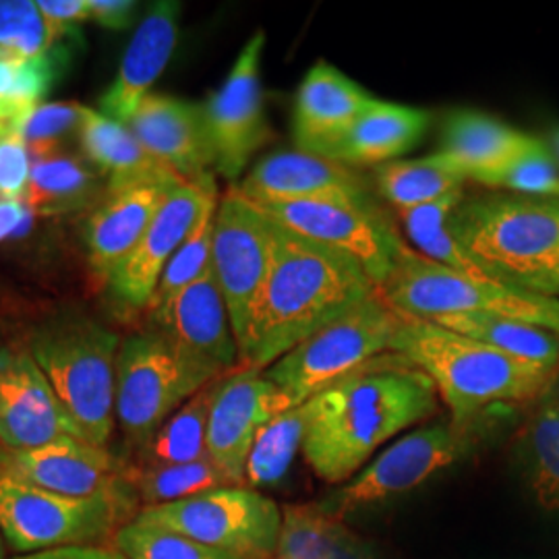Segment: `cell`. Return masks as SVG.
I'll return each instance as SVG.
<instances>
[{
  "instance_id": "25",
  "label": "cell",
  "mask_w": 559,
  "mask_h": 559,
  "mask_svg": "<svg viewBox=\"0 0 559 559\" xmlns=\"http://www.w3.org/2000/svg\"><path fill=\"white\" fill-rule=\"evenodd\" d=\"M429 124L431 115L423 108L373 98L328 158L350 168H378L415 150Z\"/></svg>"
},
{
  "instance_id": "31",
  "label": "cell",
  "mask_w": 559,
  "mask_h": 559,
  "mask_svg": "<svg viewBox=\"0 0 559 559\" xmlns=\"http://www.w3.org/2000/svg\"><path fill=\"white\" fill-rule=\"evenodd\" d=\"M221 380L205 385L193 399L187 400L175 415L164 420L160 429L133 454L131 466H164L205 459L207 420Z\"/></svg>"
},
{
  "instance_id": "7",
  "label": "cell",
  "mask_w": 559,
  "mask_h": 559,
  "mask_svg": "<svg viewBox=\"0 0 559 559\" xmlns=\"http://www.w3.org/2000/svg\"><path fill=\"white\" fill-rule=\"evenodd\" d=\"M381 297L402 316L431 320L452 313H483L537 325L559 334V299L487 278L462 274L406 245Z\"/></svg>"
},
{
  "instance_id": "46",
  "label": "cell",
  "mask_w": 559,
  "mask_h": 559,
  "mask_svg": "<svg viewBox=\"0 0 559 559\" xmlns=\"http://www.w3.org/2000/svg\"><path fill=\"white\" fill-rule=\"evenodd\" d=\"M15 559H127L119 554L115 547L104 545H90V547H67V549H55L44 554H32V556H20Z\"/></svg>"
},
{
  "instance_id": "41",
  "label": "cell",
  "mask_w": 559,
  "mask_h": 559,
  "mask_svg": "<svg viewBox=\"0 0 559 559\" xmlns=\"http://www.w3.org/2000/svg\"><path fill=\"white\" fill-rule=\"evenodd\" d=\"M112 543L127 559H242L138 519L119 528Z\"/></svg>"
},
{
  "instance_id": "49",
  "label": "cell",
  "mask_w": 559,
  "mask_h": 559,
  "mask_svg": "<svg viewBox=\"0 0 559 559\" xmlns=\"http://www.w3.org/2000/svg\"><path fill=\"white\" fill-rule=\"evenodd\" d=\"M0 559H7V543L2 539V535H0Z\"/></svg>"
},
{
  "instance_id": "6",
  "label": "cell",
  "mask_w": 559,
  "mask_h": 559,
  "mask_svg": "<svg viewBox=\"0 0 559 559\" xmlns=\"http://www.w3.org/2000/svg\"><path fill=\"white\" fill-rule=\"evenodd\" d=\"M138 503L133 483L92 498H69L0 466V535L20 556L115 539L119 528L138 516Z\"/></svg>"
},
{
  "instance_id": "22",
  "label": "cell",
  "mask_w": 559,
  "mask_h": 559,
  "mask_svg": "<svg viewBox=\"0 0 559 559\" xmlns=\"http://www.w3.org/2000/svg\"><path fill=\"white\" fill-rule=\"evenodd\" d=\"M180 2L160 0L150 7L129 41L119 73L98 100V112L127 124L175 55L179 41Z\"/></svg>"
},
{
  "instance_id": "28",
  "label": "cell",
  "mask_w": 559,
  "mask_h": 559,
  "mask_svg": "<svg viewBox=\"0 0 559 559\" xmlns=\"http://www.w3.org/2000/svg\"><path fill=\"white\" fill-rule=\"evenodd\" d=\"M514 462L533 500L559 519V390L537 400L514 443Z\"/></svg>"
},
{
  "instance_id": "26",
  "label": "cell",
  "mask_w": 559,
  "mask_h": 559,
  "mask_svg": "<svg viewBox=\"0 0 559 559\" xmlns=\"http://www.w3.org/2000/svg\"><path fill=\"white\" fill-rule=\"evenodd\" d=\"M108 193V179L83 154L57 152L32 158L25 207L41 218L94 210Z\"/></svg>"
},
{
  "instance_id": "21",
  "label": "cell",
  "mask_w": 559,
  "mask_h": 559,
  "mask_svg": "<svg viewBox=\"0 0 559 559\" xmlns=\"http://www.w3.org/2000/svg\"><path fill=\"white\" fill-rule=\"evenodd\" d=\"M127 127L141 145L182 180L214 175V150L198 102L166 94L143 98Z\"/></svg>"
},
{
  "instance_id": "3",
  "label": "cell",
  "mask_w": 559,
  "mask_h": 559,
  "mask_svg": "<svg viewBox=\"0 0 559 559\" xmlns=\"http://www.w3.org/2000/svg\"><path fill=\"white\" fill-rule=\"evenodd\" d=\"M399 316L392 353L436 383L454 423L485 419L496 404L537 402L558 383L559 369L516 359L433 321Z\"/></svg>"
},
{
  "instance_id": "8",
  "label": "cell",
  "mask_w": 559,
  "mask_h": 559,
  "mask_svg": "<svg viewBox=\"0 0 559 559\" xmlns=\"http://www.w3.org/2000/svg\"><path fill=\"white\" fill-rule=\"evenodd\" d=\"M224 376L228 373L150 325L120 340L115 406L117 425L131 454L141 450L187 400Z\"/></svg>"
},
{
  "instance_id": "11",
  "label": "cell",
  "mask_w": 559,
  "mask_h": 559,
  "mask_svg": "<svg viewBox=\"0 0 559 559\" xmlns=\"http://www.w3.org/2000/svg\"><path fill=\"white\" fill-rule=\"evenodd\" d=\"M135 519L242 559H274L282 531L278 503L245 485L150 506Z\"/></svg>"
},
{
  "instance_id": "51",
  "label": "cell",
  "mask_w": 559,
  "mask_h": 559,
  "mask_svg": "<svg viewBox=\"0 0 559 559\" xmlns=\"http://www.w3.org/2000/svg\"><path fill=\"white\" fill-rule=\"evenodd\" d=\"M0 350H2V346H0Z\"/></svg>"
},
{
  "instance_id": "39",
  "label": "cell",
  "mask_w": 559,
  "mask_h": 559,
  "mask_svg": "<svg viewBox=\"0 0 559 559\" xmlns=\"http://www.w3.org/2000/svg\"><path fill=\"white\" fill-rule=\"evenodd\" d=\"M218 195L210 198L203 203L200 216L193 224L187 239L182 240L173 260L166 263L162 272L160 282L156 286V293L147 305V311L164 305L173 299L182 288H187L191 282L203 276V272L212 265V247H214V221H216V207Z\"/></svg>"
},
{
  "instance_id": "16",
  "label": "cell",
  "mask_w": 559,
  "mask_h": 559,
  "mask_svg": "<svg viewBox=\"0 0 559 559\" xmlns=\"http://www.w3.org/2000/svg\"><path fill=\"white\" fill-rule=\"evenodd\" d=\"M290 406L263 371L239 367L222 378L207 420V456L233 485H245L247 459L261 427Z\"/></svg>"
},
{
  "instance_id": "36",
  "label": "cell",
  "mask_w": 559,
  "mask_h": 559,
  "mask_svg": "<svg viewBox=\"0 0 559 559\" xmlns=\"http://www.w3.org/2000/svg\"><path fill=\"white\" fill-rule=\"evenodd\" d=\"M464 189L454 191L441 200L425 203L419 207L399 212L406 237L417 247L420 255L438 261L441 265L462 274H479L475 265L464 255L459 242L445 230V222L464 200Z\"/></svg>"
},
{
  "instance_id": "34",
  "label": "cell",
  "mask_w": 559,
  "mask_h": 559,
  "mask_svg": "<svg viewBox=\"0 0 559 559\" xmlns=\"http://www.w3.org/2000/svg\"><path fill=\"white\" fill-rule=\"evenodd\" d=\"M305 429L307 419L302 404L290 406L265 423L249 452L245 483L251 489H260L284 479L299 450H302Z\"/></svg>"
},
{
  "instance_id": "2",
  "label": "cell",
  "mask_w": 559,
  "mask_h": 559,
  "mask_svg": "<svg viewBox=\"0 0 559 559\" xmlns=\"http://www.w3.org/2000/svg\"><path fill=\"white\" fill-rule=\"evenodd\" d=\"M378 293L355 258L274 221L272 261L240 344L239 367L265 371Z\"/></svg>"
},
{
  "instance_id": "24",
  "label": "cell",
  "mask_w": 559,
  "mask_h": 559,
  "mask_svg": "<svg viewBox=\"0 0 559 559\" xmlns=\"http://www.w3.org/2000/svg\"><path fill=\"white\" fill-rule=\"evenodd\" d=\"M177 182L140 185L108 191L90 212L83 226L87 263L102 282H108L122 261L140 245L150 224Z\"/></svg>"
},
{
  "instance_id": "48",
  "label": "cell",
  "mask_w": 559,
  "mask_h": 559,
  "mask_svg": "<svg viewBox=\"0 0 559 559\" xmlns=\"http://www.w3.org/2000/svg\"><path fill=\"white\" fill-rule=\"evenodd\" d=\"M27 216L23 201L0 200V242L9 239Z\"/></svg>"
},
{
  "instance_id": "38",
  "label": "cell",
  "mask_w": 559,
  "mask_h": 559,
  "mask_svg": "<svg viewBox=\"0 0 559 559\" xmlns=\"http://www.w3.org/2000/svg\"><path fill=\"white\" fill-rule=\"evenodd\" d=\"M475 182L489 189H503L514 195L559 200L558 164L549 147L537 138H531L519 154L480 175Z\"/></svg>"
},
{
  "instance_id": "50",
  "label": "cell",
  "mask_w": 559,
  "mask_h": 559,
  "mask_svg": "<svg viewBox=\"0 0 559 559\" xmlns=\"http://www.w3.org/2000/svg\"><path fill=\"white\" fill-rule=\"evenodd\" d=\"M554 145H556V150H558L559 154V131L556 133V135H554Z\"/></svg>"
},
{
  "instance_id": "13",
  "label": "cell",
  "mask_w": 559,
  "mask_h": 559,
  "mask_svg": "<svg viewBox=\"0 0 559 559\" xmlns=\"http://www.w3.org/2000/svg\"><path fill=\"white\" fill-rule=\"evenodd\" d=\"M260 207L302 237L355 258L378 288L390 278L400 251L408 245L376 201H297Z\"/></svg>"
},
{
  "instance_id": "14",
  "label": "cell",
  "mask_w": 559,
  "mask_h": 559,
  "mask_svg": "<svg viewBox=\"0 0 559 559\" xmlns=\"http://www.w3.org/2000/svg\"><path fill=\"white\" fill-rule=\"evenodd\" d=\"M265 32L258 29L242 46L226 81L201 104L212 141L214 173L235 182L263 150L274 131L265 119L261 92V55Z\"/></svg>"
},
{
  "instance_id": "20",
  "label": "cell",
  "mask_w": 559,
  "mask_h": 559,
  "mask_svg": "<svg viewBox=\"0 0 559 559\" xmlns=\"http://www.w3.org/2000/svg\"><path fill=\"white\" fill-rule=\"evenodd\" d=\"M147 325L177 342L191 355L214 365L222 373L239 369V346L214 263L173 299L147 311Z\"/></svg>"
},
{
  "instance_id": "9",
  "label": "cell",
  "mask_w": 559,
  "mask_h": 559,
  "mask_svg": "<svg viewBox=\"0 0 559 559\" xmlns=\"http://www.w3.org/2000/svg\"><path fill=\"white\" fill-rule=\"evenodd\" d=\"M483 438L485 419L462 425L450 419L415 429L388 445L338 491L316 506L321 512L342 520L394 500L475 454Z\"/></svg>"
},
{
  "instance_id": "27",
  "label": "cell",
  "mask_w": 559,
  "mask_h": 559,
  "mask_svg": "<svg viewBox=\"0 0 559 559\" xmlns=\"http://www.w3.org/2000/svg\"><path fill=\"white\" fill-rule=\"evenodd\" d=\"M80 145L81 154L108 179V191L182 180L154 158L127 124L96 110L81 129Z\"/></svg>"
},
{
  "instance_id": "12",
  "label": "cell",
  "mask_w": 559,
  "mask_h": 559,
  "mask_svg": "<svg viewBox=\"0 0 559 559\" xmlns=\"http://www.w3.org/2000/svg\"><path fill=\"white\" fill-rule=\"evenodd\" d=\"M274 221L233 185L216 207L212 263L240 348L272 261Z\"/></svg>"
},
{
  "instance_id": "40",
  "label": "cell",
  "mask_w": 559,
  "mask_h": 559,
  "mask_svg": "<svg viewBox=\"0 0 559 559\" xmlns=\"http://www.w3.org/2000/svg\"><path fill=\"white\" fill-rule=\"evenodd\" d=\"M73 44L80 40L62 41L36 59L0 60V100L25 106L44 104L73 59Z\"/></svg>"
},
{
  "instance_id": "23",
  "label": "cell",
  "mask_w": 559,
  "mask_h": 559,
  "mask_svg": "<svg viewBox=\"0 0 559 559\" xmlns=\"http://www.w3.org/2000/svg\"><path fill=\"white\" fill-rule=\"evenodd\" d=\"M373 96L338 67L318 60L299 85L293 110L297 150L325 156L369 108Z\"/></svg>"
},
{
  "instance_id": "45",
  "label": "cell",
  "mask_w": 559,
  "mask_h": 559,
  "mask_svg": "<svg viewBox=\"0 0 559 559\" xmlns=\"http://www.w3.org/2000/svg\"><path fill=\"white\" fill-rule=\"evenodd\" d=\"M90 21L106 29H127L138 17L140 4L133 0H87Z\"/></svg>"
},
{
  "instance_id": "33",
  "label": "cell",
  "mask_w": 559,
  "mask_h": 559,
  "mask_svg": "<svg viewBox=\"0 0 559 559\" xmlns=\"http://www.w3.org/2000/svg\"><path fill=\"white\" fill-rule=\"evenodd\" d=\"M429 321L462 336L479 340L516 359L559 369V334L549 330L483 313H452Z\"/></svg>"
},
{
  "instance_id": "47",
  "label": "cell",
  "mask_w": 559,
  "mask_h": 559,
  "mask_svg": "<svg viewBox=\"0 0 559 559\" xmlns=\"http://www.w3.org/2000/svg\"><path fill=\"white\" fill-rule=\"evenodd\" d=\"M34 108L36 106L0 100V141L7 138H20L21 124Z\"/></svg>"
},
{
  "instance_id": "43",
  "label": "cell",
  "mask_w": 559,
  "mask_h": 559,
  "mask_svg": "<svg viewBox=\"0 0 559 559\" xmlns=\"http://www.w3.org/2000/svg\"><path fill=\"white\" fill-rule=\"evenodd\" d=\"M32 175V154L21 138L0 141V200L23 201Z\"/></svg>"
},
{
  "instance_id": "29",
  "label": "cell",
  "mask_w": 559,
  "mask_h": 559,
  "mask_svg": "<svg viewBox=\"0 0 559 559\" xmlns=\"http://www.w3.org/2000/svg\"><path fill=\"white\" fill-rule=\"evenodd\" d=\"M531 135L483 112L460 110L443 124L441 156L475 180L519 154Z\"/></svg>"
},
{
  "instance_id": "32",
  "label": "cell",
  "mask_w": 559,
  "mask_h": 559,
  "mask_svg": "<svg viewBox=\"0 0 559 559\" xmlns=\"http://www.w3.org/2000/svg\"><path fill=\"white\" fill-rule=\"evenodd\" d=\"M376 187L399 212L441 200L464 189L468 177L440 152L417 160H394L376 168Z\"/></svg>"
},
{
  "instance_id": "5",
  "label": "cell",
  "mask_w": 559,
  "mask_h": 559,
  "mask_svg": "<svg viewBox=\"0 0 559 559\" xmlns=\"http://www.w3.org/2000/svg\"><path fill=\"white\" fill-rule=\"evenodd\" d=\"M119 348L117 332L73 309L41 321L25 342L83 440L100 448H108L117 427Z\"/></svg>"
},
{
  "instance_id": "15",
  "label": "cell",
  "mask_w": 559,
  "mask_h": 559,
  "mask_svg": "<svg viewBox=\"0 0 559 559\" xmlns=\"http://www.w3.org/2000/svg\"><path fill=\"white\" fill-rule=\"evenodd\" d=\"M214 195H218L214 175L200 180H180L170 191L140 245L106 282L119 305L129 311H147L166 263L191 233L203 203Z\"/></svg>"
},
{
  "instance_id": "1",
  "label": "cell",
  "mask_w": 559,
  "mask_h": 559,
  "mask_svg": "<svg viewBox=\"0 0 559 559\" xmlns=\"http://www.w3.org/2000/svg\"><path fill=\"white\" fill-rule=\"evenodd\" d=\"M380 359L325 385L302 404V456L318 479H353L381 445L438 413L440 394L433 381L394 353Z\"/></svg>"
},
{
  "instance_id": "19",
  "label": "cell",
  "mask_w": 559,
  "mask_h": 559,
  "mask_svg": "<svg viewBox=\"0 0 559 559\" xmlns=\"http://www.w3.org/2000/svg\"><path fill=\"white\" fill-rule=\"evenodd\" d=\"M235 187L247 200L260 205L297 201H373L369 180L357 168L300 150L265 156Z\"/></svg>"
},
{
  "instance_id": "18",
  "label": "cell",
  "mask_w": 559,
  "mask_h": 559,
  "mask_svg": "<svg viewBox=\"0 0 559 559\" xmlns=\"http://www.w3.org/2000/svg\"><path fill=\"white\" fill-rule=\"evenodd\" d=\"M0 466L40 489L69 498H92L131 483V466L124 460L80 438H60L20 452L0 445Z\"/></svg>"
},
{
  "instance_id": "4",
  "label": "cell",
  "mask_w": 559,
  "mask_h": 559,
  "mask_svg": "<svg viewBox=\"0 0 559 559\" xmlns=\"http://www.w3.org/2000/svg\"><path fill=\"white\" fill-rule=\"evenodd\" d=\"M445 230L483 276L559 299V200L464 198Z\"/></svg>"
},
{
  "instance_id": "17",
  "label": "cell",
  "mask_w": 559,
  "mask_h": 559,
  "mask_svg": "<svg viewBox=\"0 0 559 559\" xmlns=\"http://www.w3.org/2000/svg\"><path fill=\"white\" fill-rule=\"evenodd\" d=\"M60 438L83 440L80 427L25 346H2L0 445L20 452L41 448Z\"/></svg>"
},
{
  "instance_id": "44",
  "label": "cell",
  "mask_w": 559,
  "mask_h": 559,
  "mask_svg": "<svg viewBox=\"0 0 559 559\" xmlns=\"http://www.w3.org/2000/svg\"><path fill=\"white\" fill-rule=\"evenodd\" d=\"M41 15L64 36L81 38V23L90 21L87 0H36Z\"/></svg>"
},
{
  "instance_id": "30",
  "label": "cell",
  "mask_w": 559,
  "mask_h": 559,
  "mask_svg": "<svg viewBox=\"0 0 559 559\" xmlns=\"http://www.w3.org/2000/svg\"><path fill=\"white\" fill-rule=\"evenodd\" d=\"M274 559H380L373 543L318 506H286Z\"/></svg>"
},
{
  "instance_id": "35",
  "label": "cell",
  "mask_w": 559,
  "mask_h": 559,
  "mask_svg": "<svg viewBox=\"0 0 559 559\" xmlns=\"http://www.w3.org/2000/svg\"><path fill=\"white\" fill-rule=\"evenodd\" d=\"M129 477L138 498L143 501V508L173 503L210 489L233 485L210 456L185 464L131 466Z\"/></svg>"
},
{
  "instance_id": "37",
  "label": "cell",
  "mask_w": 559,
  "mask_h": 559,
  "mask_svg": "<svg viewBox=\"0 0 559 559\" xmlns=\"http://www.w3.org/2000/svg\"><path fill=\"white\" fill-rule=\"evenodd\" d=\"M80 40L64 36L41 15L36 0H0V60H27Z\"/></svg>"
},
{
  "instance_id": "42",
  "label": "cell",
  "mask_w": 559,
  "mask_h": 559,
  "mask_svg": "<svg viewBox=\"0 0 559 559\" xmlns=\"http://www.w3.org/2000/svg\"><path fill=\"white\" fill-rule=\"evenodd\" d=\"M92 108L78 102H44L29 110L21 124L20 138L32 158L62 152V143L80 140L81 129L90 119Z\"/></svg>"
},
{
  "instance_id": "10",
  "label": "cell",
  "mask_w": 559,
  "mask_h": 559,
  "mask_svg": "<svg viewBox=\"0 0 559 559\" xmlns=\"http://www.w3.org/2000/svg\"><path fill=\"white\" fill-rule=\"evenodd\" d=\"M399 323V311L378 293L300 342L263 376L299 406L369 360L390 355Z\"/></svg>"
}]
</instances>
